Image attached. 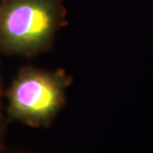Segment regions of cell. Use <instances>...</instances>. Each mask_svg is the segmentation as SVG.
Instances as JSON below:
<instances>
[{
	"label": "cell",
	"instance_id": "1",
	"mask_svg": "<svg viewBox=\"0 0 153 153\" xmlns=\"http://www.w3.org/2000/svg\"><path fill=\"white\" fill-rule=\"evenodd\" d=\"M62 0H2L0 2V51L34 55L51 47L62 26Z\"/></svg>",
	"mask_w": 153,
	"mask_h": 153
},
{
	"label": "cell",
	"instance_id": "3",
	"mask_svg": "<svg viewBox=\"0 0 153 153\" xmlns=\"http://www.w3.org/2000/svg\"><path fill=\"white\" fill-rule=\"evenodd\" d=\"M0 122H1V86H0Z\"/></svg>",
	"mask_w": 153,
	"mask_h": 153
},
{
	"label": "cell",
	"instance_id": "2",
	"mask_svg": "<svg viewBox=\"0 0 153 153\" xmlns=\"http://www.w3.org/2000/svg\"><path fill=\"white\" fill-rule=\"evenodd\" d=\"M70 83L62 69L22 68L7 93L9 116L31 126H48L65 103Z\"/></svg>",
	"mask_w": 153,
	"mask_h": 153
}]
</instances>
